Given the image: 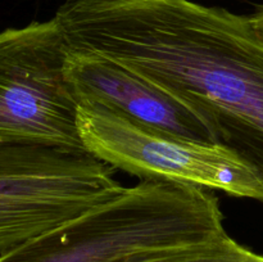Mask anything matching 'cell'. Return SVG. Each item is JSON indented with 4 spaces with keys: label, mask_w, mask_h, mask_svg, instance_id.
<instances>
[{
    "label": "cell",
    "mask_w": 263,
    "mask_h": 262,
    "mask_svg": "<svg viewBox=\"0 0 263 262\" xmlns=\"http://www.w3.org/2000/svg\"><path fill=\"white\" fill-rule=\"evenodd\" d=\"M77 125L86 152L115 170L143 181L220 190L263 204V185L256 172L222 144L185 140L95 105L79 107Z\"/></svg>",
    "instance_id": "obj_5"
},
{
    "label": "cell",
    "mask_w": 263,
    "mask_h": 262,
    "mask_svg": "<svg viewBox=\"0 0 263 262\" xmlns=\"http://www.w3.org/2000/svg\"><path fill=\"white\" fill-rule=\"evenodd\" d=\"M127 262H263V256L239 244L223 230L210 239L146 254Z\"/></svg>",
    "instance_id": "obj_7"
},
{
    "label": "cell",
    "mask_w": 263,
    "mask_h": 262,
    "mask_svg": "<svg viewBox=\"0 0 263 262\" xmlns=\"http://www.w3.org/2000/svg\"><path fill=\"white\" fill-rule=\"evenodd\" d=\"M247 17H248V22L251 25L252 30L263 41V7L259 8L258 10H256L253 14L247 15Z\"/></svg>",
    "instance_id": "obj_8"
},
{
    "label": "cell",
    "mask_w": 263,
    "mask_h": 262,
    "mask_svg": "<svg viewBox=\"0 0 263 262\" xmlns=\"http://www.w3.org/2000/svg\"><path fill=\"white\" fill-rule=\"evenodd\" d=\"M64 76L79 107L104 108L185 140L217 143L211 128L190 108L109 59L68 51Z\"/></svg>",
    "instance_id": "obj_6"
},
{
    "label": "cell",
    "mask_w": 263,
    "mask_h": 262,
    "mask_svg": "<svg viewBox=\"0 0 263 262\" xmlns=\"http://www.w3.org/2000/svg\"><path fill=\"white\" fill-rule=\"evenodd\" d=\"M67 50L103 57L199 116L263 185V41L247 15L193 0H66Z\"/></svg>",
    "instance_id": "obj_1"
},
{
    "label": "cell",
    "mask_w": 263,
    "mask_h": 262,
    "mask_svg": "<svg viewBox=\"0 0 263 262\" xmlns=\"http://www.w3.org/2000/svg\"><path fill=\"white\" fill-rule=\"evenodd\" d=\"M115 171L86 151L0 143V254L117 197Z\"/></svg>",
    "instance_id": "obj_3"
},
{
    "label": "cell",
    "mask_w": 263,
    "mask_h": 262,
    "mask_svg": "<svg viewBox=\"0 0 263 262\" xmlns=\"http://www.w3.org/2000/svg\"><path fill=\"white\" fill-rule=\"evenodd\" d=\"M55 18L0 31V143L86 151Z\"/></svg>",
    "instance_id": "obj_4"
},
{
    "label": "cell",
    "mask_w": 263,
    "mask_h": 262,
    "mask_svg": "<svg viewBox=\"0 0 263 262\" xmlns=\"http://www.w3.org/2000/svg\"><path fill=\"white\" fill-rule=\"evenodd\" d=\"M225 230L216 195L144 180L82 215L0 254V262H127Z\"/></svg>",
    "instance_id": "obj_2"
}]
</instances>
